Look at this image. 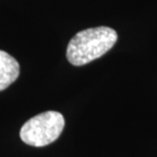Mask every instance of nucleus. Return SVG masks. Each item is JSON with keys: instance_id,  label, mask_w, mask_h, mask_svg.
Returning <instances> with one entry per match:
<instances>
[{"instance_id": "nucleus-3", "label": "nucleus", "mask_w": 157, "mask_h": 157, "mask_svg": "<svg viewBox=\"0 0 157 157\" xmlns=\"http://www.w3.org/2000/svg\"><path fill=\"white\" fill-rule=\"evenodd\" d=\"M20 75V65L17 59L7 52L0 50V91L5 90L15 82Z\"/></svg>"}, {"instance_id": "nucleus-1", "label": "nucleus", "mask_w": 157, "mask_h": 157, "mask_svg": "<svg viewBox=\"0 0 157 157\" xmlns=\"http://www.w3.org/2000/svg\"><path fill=\"white\" fill-rule=\"evenodd\" d=\"M117 32L108 27L81 31L68 43L67 60L76 67L87 64L109 51L117 43Z\"/></svg>"}, {"instance_id": "nucleus-2", "label": "nucleus", "mask_w": 157, "mask_h": 157, "mask_svg": "<svg viewBox=\"0 0 157 157\" xmlns=\"http://www.w3.org/2000/svg\"><path fill=\"white\" fill-rule=\"evenodd\" d=\"M64 128V118L57 111H46L30 118L21 128L24 143L34 147H44L57 140Z\"/></svg>"}]
</instances>
